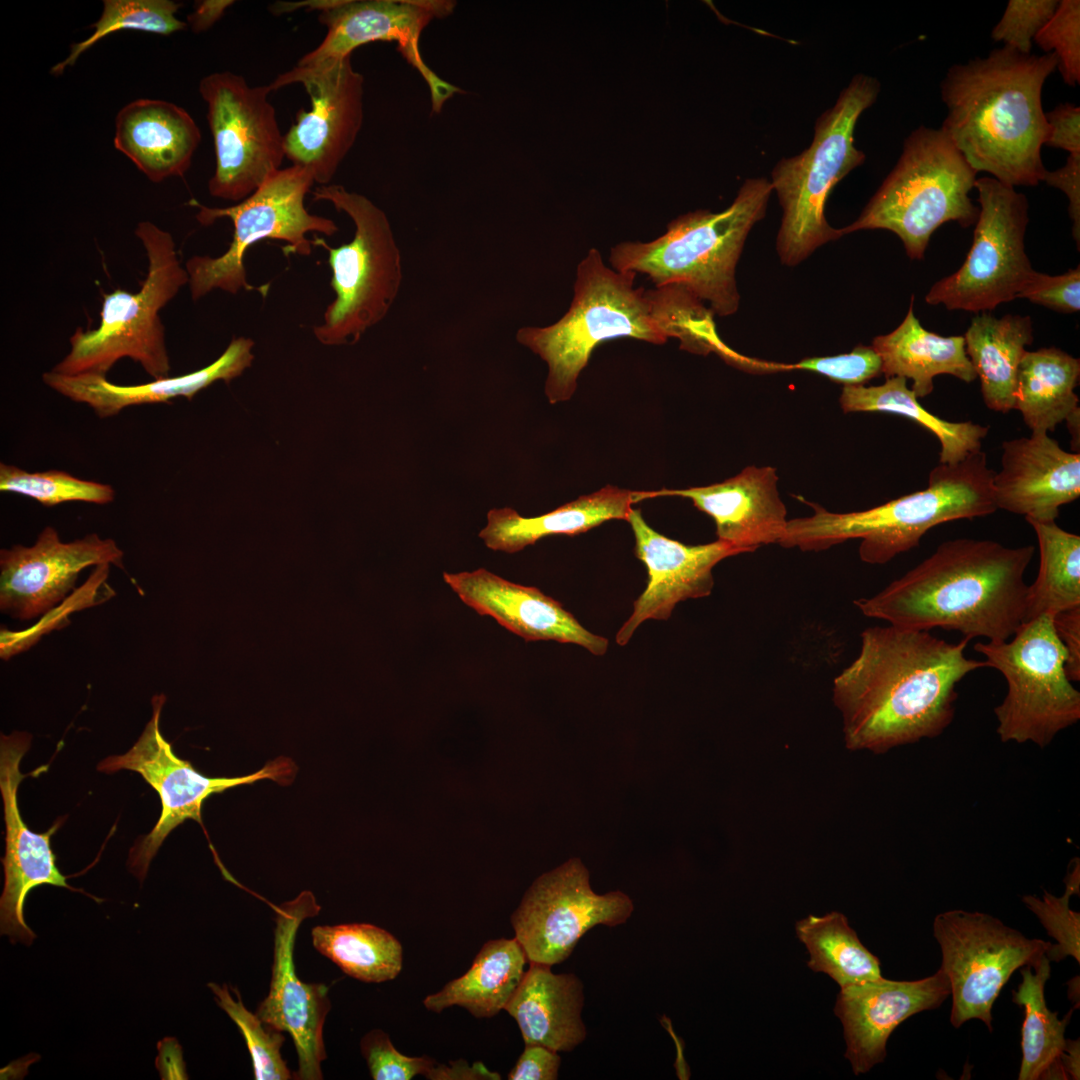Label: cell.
<instances>
[{
	"label": "cell",
	"instance_id": "4316f807",
	"mask_svg": "<svg viewBox=\"0 0 1080 1080\" xmlns=\"http://www.w3.org/2000/svg\"><path fill=\"white\" fill-rule=\"evenodd\" d=\"M992 489L997 509L1055 521L1059 508L1080 496V454L1064 450L1045 432L1006 440Z\"/></svg>",
	"mask_w": 1080,
	"mask_h": 1080
},
{
	"label": "cell",
	"instance_id": "484cf974",
	"mask_svg": "<svg viewBox=\"0 0 1080 1080\" xmlns=\"http://www.w3.org/2000/svg\"><path fill=\"white\" fill-rule=\"evenodd\" d=\"M660 496L690 499L714 520L717 540L742 553L778 544L788 522L776 469L771 466H748L731 478L707 486L638 491L639 501Z\"/></svg>",
	"mask_w": 1080,
	"mask_h": 1080
},
{
	"label": "cell",
	"instance_id": "60d3db41",
	"mask_svg": "<svg viewBox=\"0 0 1080 1080\" xmlns=\"http://www.w3.org/2000/svg\"><path fill=\"white\" fill-rule=\"evenodd\" d=\"M100 18L92 26L93 33L81 42L71 45L70 54L51 68L60 75L75 64L89 48L106 36L122 31L137 30L159 35H170L186 28V23L176 17L182 6L170 0H104Z\"/></svg>",
	"mask_w": 1080,
	"mask_h": 1080
},
{
	"label": "cell",
	"instance_id": "52a82bcc",
	"mask_svg": "<svg viewBox=\"0 0 1080 1080\" xmlns=\"http://www.w3.org/2000/svg\"><path fill=\"white\" fill-rule=\"evenodd\" d=\"M880 89L873 76H853L836 103L817 118L811 145L774 166L770 183L783 212L776 238L782 264L796 266L822 245L844 236L827 222L825 206L834 186L866 159L854 145V130Z\"/></svg>",
	"mask_w": 1080,
	"mask_h": 1080
},
{
	"label": "cell",
	"instance_id": "8fae6325",
	"mask_svg": "<svg viewBox=\"0 0 1080 1080\" xmlns=\"http://www.w3.org/2000/svg\"><path fill=\"white\" fill-rule=\"evenodd\" d=\"M315 183L309 169L292 164L271 175L254 193L237 204L213 208L196 200V218L202 225L228 218L233 224V237L228 249L217 257L195 255L187 260L185 269L193 300L212 290L237 294L240 290H257L263 296L268 285L252 286L247 281L244 257L247 250L264 239L288 243V251L304 256L311 254L310 232L331 236L338 226L329 218L311 214L304 200Z\"/></svg>",
	"mask_w": 1080,
	"mask_h": 1080
},
{
	"label": "cell",
	"instance_id": "7c38bea8",
	"mask_svg": "<svg viewBox=\"0 0 1080 1080\" xmlns=\"http://www.w3.org/2000/svg\"><path fill=\"white\" fill-rule=\"evenodd\" d=\"M1008 641L977 642L986 667L998 670L1008 690L994 709L1002 742L1044 748L1080 719V693L1065 672L1066 650L1052 616L1023 623Z\"/></svg>",
	"mask_w": 1080,
	"mask_h": 1080
},
{
	"label": "cell",
	"instance_id": "f35d334b",
	"mask_svg": "<svg viewBox=\"0 0 1080 1080\" xmlns=\"http://www.w3.org/2000/svg\"><path fill=\"white\" fill-rule=\"evenodd\" d=\"M314 948L345 974L367 983L396 978L403 949L387 930L369 923L320 925L311 931Z\"/></svg>",
	"mask_w": 1080,
	"mask_h": 1080
},
{
	"label": "cell",
	"instance_id": "74e56055",
	"mask_svg": "<svg viewBox=\"0 0 1080 1080\" xmlns=\"http://www.w3.org/2000/svg\"><path fill=\"white\" fill-rule=\"evenodd\" d=\"M1026 521L1038 540L1040 567L1027 587L1024 623L1080 606V536L1056 521Z\"/></svg>",
	"mask_w": 1080,
	"mask_h": 1080
},
{
	"label": "cell",
	"instance_id": "db71d44e",
	"mask_svg": "<svg viewBox=\"0 0 1080 1080\" xmlns=\"http://www.w3.org/2000/svg\"><path fill=\"white\" fill-rule=\"evenodd\" d=\"M1056 635L1063 644L1067 659L1065 672L1071 682L1080 680V606L1052 616Z\"/></svg>",
	"mask_w": 1080,
	"mask_h": 1080
},
{
	"label": "cell",
	"instance_id": "9c48e42d",
	"mask_svg": "<svg viewBox=\"0 0 1080 1080\" xmlns=\"http://www.w3.org/2000/svg\"><path fill=\"white\" fill-rule=\"evenodd\" d=\"M148 259V270L137 292L116 289L103 296L99 326L77 328L69 353L52 371L64 375L106 376L122 358L139 363L154 379L169 376L165 327L159 311L188 284L172 235L150 221L135 229Z\"/></svg>",
	"mask_w": 1080,
	"mask_h": 1080
},
{
	"label": "cell",
	"instance_id": "5bb4252c",
	"mask_svg": "<svg viewBox=\"0 0 1080 1080\" xmlns=\"http://www.w3.org/2000/svg\"><path fill=\"white\" fill-rule=\"evenodd\" d=\"M932 929L942 955L939 969L950 986L955 1028L977 1019L992 1031V1007L1002 988L1017 969L1037 967L1051 944L1027 938L990 914L962 909L938 914Z\"/></svg>",
	"mask_w": 1080,
	"mask_h": 1080
},
{
	"label": "cell",
	"instance_id": "603a6c76",
	"mask_svg": "<svg viewBox=\"0 0 1080 1080\" xmlns=\"http://www.w3.org/2000/svg\"><path fill=\"white\" fill-rule=\"evenodd\" d=\"M627 522L635 537L634 553L646 566L648 580L645 590L633 602L630 617L615 636L621 646L629 642L644 621L666 620L677 603L710 595L715 565L742 553L720 540L686 545L670 539L652 529L638 509L632 510Z\"/></svg>",
	"mask_w": 1080,
	"mask_h": 1080
},
{
	"label": "cell",
	"instance_id": "4fadbf2b",
	"mask_svg": "<svg viewBox=\"0 0 1080 1080\" xmlns=\"http://www.w3.org/2000/svg\"><path fill=\"white\" fill-rule=\"evenodd\" d=\"M979 214L962 266L934 283L925 296L948 310L986 312L1018 298L1035 270L1025 252L1026 196L993 177L975 181Z\"/></svg>",
	"mask_w": 1080,
	"mask_h": 1080
},
{
	"label": "cell",
	"instance_id": "c3c4849f",
	"mask_svg": "<svg viewBox=\"0 0 1080 1080\" xmlns=\"http://www.w3.org/2000/svg\"><path fill=\"white\" fill-rule=\"evenodd\" d=\"M788 370L801 369L823 375L844 386L864 385L882 373L880 356L872 346L858 345L851 352L805 358L787 364Z\"/></svg>",
	"mask_w": 1080,
	"mask_h": 1080
},
{
	"label": "cell",
	"instance_id": "b9f144b4",
	"mask_svg": "<svg viewBox=\"0 0 1080 1080\" xmlns=\"http://www.w3.org/2000/svg\"><path fill=\"white\" fill-rule=\"evenodd\" d=\"M0 490L33 498L51 507L69 501L108 504L114 489L104 483L77 478L60 470L28 472L14 465L0 464Z\"/></svg>",
	"mask_w": 1080,
	"mask_h": 1080
},
{
	"label": "cell",
	"instance_id": "e0dca14e",
	"mask_svg": "<svg viewBox=\"0 0 1080 1080\" xmlns=\"http://www.w3.org/2000/svg\"><path fill=\"white\" fill-rule=\"evenodd\" d=\"M633 910L631 898L619 890L596 894L587 868L572 858L533 882L510 922L528 962L552 967L571 955L588 930L621 925Z\"/></svg>",
	"mask_w": 1080,
	"mask_h": 1080
},
{
	"label": "cell",
	"instance_id": "cb8c5ba5",
	"mask_svg": "<svg viewBox=\"0 0 1080 1080\" xmlns=\"http://www.w3.org/2000/svg\"><path fill=\"white\" fill-rule=\"evenodd\" d=\"M950 996L944 972L912 980L883 977L840 989L834 1007L843 1026L845 1057L855 1075L868 1072L886 1057L892 1032L909 1017L936 1009Z\"/></svg>",
	"mask_w": 1080,
	"mask_h": 1080
},
{
	"label": "cell",
	"instance_id": "83f0119b",
	"mask_svg": "<svg viewBox=\"0 0 1080 1080\" xmlns=\"http://www.w3.org/2000/svg\"><path fill=\"white\" fill-rule=\"evenodd\" d=\"M253 347L250 338H234L213 363L202 369L138 385L114 384L102 375H64L52 370L43 373L42 380L68 399L87 404L100 418H107L129 406L168 402L179 396L191 399L215 381L229 382L251 365Z\"/></svg>",
	"mask_w": 1080,
	"mask_h": 1080
},
{
	"label": "cell",
	"instance_id": "ac0fdd59",
	"mask_svg": "<svg viewBox=\"0 0 1080 1080\" xmlns=\"http://www.w3.org/2000/svg\"><path fill=\"white\" fill-rule=\"evenodd\" d=\"M301 84L310 97L309 111L299 110L284 134L285 156L309 169L319 185H328L361 130L364 77L351 56L320 66L296 65L269 85L273 91Z\"/></svg>",
	"mask_w": 1080,
	"mask_h": 1080
},
{
	"label": "cell",
	"instance_id": "e575fe53",
	"mask_svg": "<svg viewBox=\"0 0 1080 1080\" xmlns=\"http://www.w3.org/2000/svg\"><path fill=\"white\" fill-rule=\"evenodd\" d=\"M1080 359L1050 347L1026 351L1017 372L1015 406L1032 433L1054 431L1077 410Z\"/></svg>",
	"mask_w": 1080,
	"mask_h": 1080
},
{
	"label": "cell",
	"instance_id": "ffe728a7",
	"mask_svg": "<svg viewBox=\"0 0 1080 1080\" xmlns=\"http://www.w3.org/2000/svg\"><path fill=\"white\" fill-rule=\"evenodd\" d=\"M320 906L310 892H303L276 909L274 952L269 993L256 1015L268 1026L287 1032L293 1039L298 1069L293 1078L320 1080L326 1059L323 1027L331 1008L328 987L303 982L296 973L294 945L302 922L316 916Z\"/></svg>",
	"mask_w": 1080,
	"mask_h": 1080
},
{
	"label": "cell",
	"instance_id": "7402d4cb",
	"mask_svg": "<svg viewBox=\"0 0 1080 1080\" xmlns=\"http://www.w3.org/2000/svg\"><path fill=\"white\" fill-rule=\"evenodd\" d=\"M25 732L1 736L0 790L4 805L5 856L4 888L0 899V931L12 943L31 945L36 934L25 923L23 908L26 896L35 887L49 884L75 891L56 866L50 838L55 825L45 833H35L24 823L18 807L17 792L23 778L20 762L30 747Z\"/></svg>",
	"mask_w": 1080,
	"mask_h": 1080
},
{
	"label": "cell",
	"instance_id": "5b68a950",
	"mask_svg": "<svg viewBox=\"0 0 1080 1080\" xmlns=\"http://www.w3.org/2000/svg\"><path fill=\"white\" fill-rule=\"evenodd\" d=\"M994 474L981 450L955 464L939 463L930 471L925 489L867 510L835 513L800 497L813 508V514L788 520L779 545L823 551L861 539L860 559L885 564L917 547L926 532L939 524L998 510L993 498Z\"/></svg>",
	"mask_w": 1080,
	"mask_h": 1080
},
{
	"label": "cell",
	"instance_id": "680465c9",
	"mask_svg": "<svg viewBox=\"0 0 1080 1080\" xmlns=\"http://www.w3.org/2000/svg\"><path fill=\"white\" fill-rule=\"evenodd\" d=\"M1065 421L1067 422L1068 430H1069V432H1070V434L1072 436L1073 445H1074L1073 448L1075 449L1077 447V450L1079 451L1080 410H1077L1076 412H1074Z\"/></svg>",
	"mask_w": 1080,
	"mask_h": 1080
},
{
	"label": "cell",
	"instance_id": "2e32d148",
	"mask_svg": "<svg viewBox=\"0 0 1080 1080\" xmlns=\"http://www.w3.org/2000/svg\"><path fill=\"white\" fill-rule=\"evenodd\" d=\"M164 702V695L153 697L152 717L128 752L109 756L98 764L101 772L113 773L125 769L139 773L160 797L162 808L157 823L147 835L135 843L129 853L128 868L140 882L145 878L150 862L172 830L187 819L201 823L202 804L209 796L264 779L282 785L289 784L297 771L291 759L279 757L245 776L202 775L189 761L179 758L172 745L161 734L159 719Z\"/></svg>",
	"mask_w": 1080,
	"mask_h": 1080
},
{
	"label": "cell",
	"instance_id": "d6986e66",
	"mask_svg": "<svg viewBox=\"0 0 1080 1080\" xmlns=\"http://www.w3.org/2000/svg\"><path fill=\"white\" fill-rule=\"evenodd\" d=\"M454 7L455 2L441 0H328L318 15L327 33L297 65L314 67L334 63L350 57L364 44L396 41L398 51L427 83L432 111L439 113L448 99L463 91L426 65L420 54L419 39L431 20L448 16Z\"/></svg>",
	"mask_w": 1080,
	"mask_h": 1080
},
{
	"label": "cell",
	"instance_id": "3957f363",
	"mask_svg": "<svg viewBox=\"0 0 1080 1080\" xmlns=\"http://www.w3.org/2000/svg\"><path fill=\"white\" fill-rule=\"evenodd\" d=\"M1035 548L992 540L944 541L877 594L854 600L869 618L904 629L953 630L963 638L1008 640L1024 623V574Z\"/></svg>",
	"mask_w": 1080,
	"mask_h": 1080
},
{
	"label": "cell",
	"instance_id": "d4e9b609",
	"mask_svg": "<svg viewBox=\"0 0 1080 1080\" xmlns=\"http://www.w3.org/2000/svg\"><path fill=\"white\" fill-rule=\"evenodd\" d=\"M443 579L463 603L525 641L576 644L596 656L608 650L607 638L585 629L560 602L537 587L510 582L484 568L444 572Z\"/></svg>",
	"mask_w": 1080,
	"mask_h": 1080
},
{
	"label": "cell",
	"instance_id": "d6a6232c",
	"mask_svg": "<svg viewBox=\"0 0 1080 1080\" xmlns=\"http://www.w3.org/2000/svg\"><path fill=\"white\" fill-rule=\"evenodd\" d=\"M966 354L980 379L987 408L1008 413L1015 406L1016 380L1026 346L1033 342L1030 316L977 314L963 335Z\"/></svg>",
	"mask_w": 1080,
	"mask_h": 1080
},
{
	"label": "cell",
	"instance_id": "9a60e30c",
	"mask_svg": "<svg viewBox=\"0 0 1080 1080\" xmlns=\"http://www.w3.org/2000/svg\"><path fill=\"white\" fill-rule=\"evenodd\" d=\"M271 92L269 84L250 86L229 71L201 79L216 162L208 183L211 196L240 202L281 169L284 134L269 101Z\"/></svg>",
	"mask_w": 1080,
	"mask_h": 1080
},
{
	"label": "cell",
	"instance_id": "277c9868",
	"mask_svg": "<svg viewBox=\"0 0 1080 1080\" xmlns=\"http://www.w3.org/2000/svg\"><path fill=\"white\" fill-rule=\"evenodd\" d=\"M1057 64L1054 53L1003 46L948 69L940 83L947 111L940 129L977 173L1013 187L1042 181L1049 134L1042 89Z\"/></svg>",
	"mask_w": 1080,
	"mask_h": 1080
},
{
	"label": "cell",
	"instance_id": "9f6ffc18",
	"mask_svg": "<svg viewBox=\"0 0 1080 1080\" xmlns=\"http://www.w3.org/2000/svg\"><path fill=\"white\" fill-rule=\"evenodd\" d=\"M233 3L231 0L197 2L194 11L187 17L188 23L194 32L205 31L218 21Z\"/></svg>",
	"mask_w": 1080,
	"mask_h": 1080
},
{
	"label": "cell",
	"instance_id": "bcb514c9",
	"mask_svg": "<svg viewBox=\"0 0 1080 1080\" xmlns=\"http://www.w3.org/2000/svg\"><path fill=\"white\" fill-rule=\"evenodd\" d=\"M1058 4L1057 0H1010L992 29L991 38L1019 53L1030 54L1034 37L1053 16Z\"/></svg>",
	"mask_w": 1080,
	"mask_h": 1080
},
{
	"label": "cell",
	"instance_id": "6f0895ef",
	"mask_svg": "<svg viewBox=\"0 0 1080 1080\" xmlns=\"http://www.w3.org/2000/svg\"><path fill=\"white\" fill-rule=\"evenodd\" d=\"M1059 1064L1065 1079H1079V1039H1067Z\"/></svg>",
	"mask_w": 1080,
	"mask_h": 1080
},
{
	"label": "cell",
	"instance_id": "d590c367",
	"mask_svg": "<svg viewBox=\"0 0 1080 1080\" xmlns=\"http://www.w3.org/2000/svg\"><path fill=\"white\" fill-rule=\"evenodd\" d=\"M839 402L844 413L885 412L917 422L938 439L942 464H955L981 451L982 441L989 433V426L972 421L950 422L930 413L903 377L886 378L878 386H844Z\"/></svg>",
	"mask_w": 1080,
	"mask_h": 1080
},
{
	"label": "cell",
	"instance_id": "30bf717a",
	"mask_svg": "<svg viewBox=\"0 0 1080 1080\" xmlns=\"http://www.w3.org/2000/svg\"><path fill=\"white\" fill-rule=\"evenodd\" d=\"M312 195L346 213L355 226L352 240L339 247L320 237L312 241L328 250L335 293L313 333L324 345L354 344L386 317L399 293L400 250L385 212L366 196L337 184L319 185Z\"/></svg>",
	"mask_w": 1080,
	"mask_h": 1080
},
{
	"label": "cell",
	"instance_id": "f5cc1de1",
	"mask_svg": "<svg viewBox=\"0 0 1080 1080\" xmlns=\"http://www.w3.org/2000/svg\"><path fill=\"white\" fill-rule=\"evenodd\" d=\"M561 1064L558 1052L547 1047L526 1044L513 1069L508 1073L509 1080H555Z\"/></svg>",
	"mask_w": 1080,
	"mask_h": 1080
},
{
	"label": "cell",
	"instance_id": "f907efd6",
	"mask_svg": "<svg viewBox=\"0 0 1080 1080\" xmlns=\"http://www.w3.org/2000/svg\"><path fill=\"white\" fill-rule=\"evenodd\" d=\"M1042 181L1061 190L1068 199L1072 235L1080 247V153L1069 154L1066 163L1054 171L1045 170Z\"/></svg>",
	"mask_w": 1080,
	"mask_h": 1080
},
{
	"label": "cell",
	"instance_id": "44dd1931",
	"mask_svg": "<svg viewBox=\"0 0 1080 1080\" xmlns=\"http://www.w3.org/2000/svg\"><path fill=\"white\" fill-rule=\"evenodd\" d=\"M124 553L112 539L88 534L61 541L45 527L32 546L14 545L0 552V608L21 620L33 619L64 600L89 566L122 567Z\"/></svg>",
	"mask_w": 1080,
	"mask_h": 1080
},
{
	"label": "cell",
	"instance_id": "ab89813d",
	"mask_svg": "<svg viewBox=\"0 0 1080 1080\" xmlns=\"http://www.w3.org/2000/svg\"><path fill=\"white\" fill-rule=\"evenodd\" d=\"M798 939L807 948V966L829 975L840 988L882 977L879 959L860 941L846 916L831 912L796 922Z\"/></svg>",
	"mask_w": 1080,
	"mask_h": 1080
},
{
	"label": "cell",
	"instance_id": "ee69618b",
	"mask_svg": "<svg viewBox=\"0 0 1080 1080\" xmlns=\"http://www.w3.org/2000/svg\"><path fill=\"white\" fill-rule=\"evenodd\" d=\"M1072 869L1065 878V892L1062 896H1055L1047 891L1042 897L1026 895L1022 898L1026 907L1032 911L1049 936L1056 940L1050 944L1046 951L1049 961L1059 962L1067 956L1073 957L1080 962V914L1071 910L1070 898L1079 895L1080 890V864L1075 859Z\"/></svg>",
	"mask_w": 1080,
	"mask_h": 1080
},
{
	"label": "cell",
	"instance_id": "4dcf8cb0",
	"mask_svg": "<svg viewBox=\"0 0 1080 1080\" xmlns=\"http://www.w3.org/2000/svg\"><path fill=\"white\" fill-rule=\"evenodd\" d=\"M637 502V491L608 485L536 517H523L512 508H494L487 513V525L479 537L491 550L516 553L547 536H574L606 521H627Z\"/></svg>",
	"mask_w": 1080,
	"mask_h": 1080
},
{
	"label": "cell",
	"instance_id": "11a10c76",
	"mask_svg": "<svg viewBox=\"0 0 1080 1080\" xmlns=\"http://www.w3.org/2000/svg\"><path fill=\"white\" fill-rule=\"evenodd\" d=\"M430 1080H499V1073L490 1071L482 1062L469 1066L465 1060L436 1064L426 1076Z\"/></svg>",
	"mask_w": 1080,
	"mask_h": 1080
},
{
	"label": "cell",
	"instance_id": "816d5d0a",
	"mask_svg": "<svg viewBox=\"0 0 1080 1080\" xmlns=\"http://www.w3.org/2000/svg\"><path fill=\"white\" fill-rule=\"evenodd\" d=\"M1049 125L1046 146L1080 153V107L1064 103L1045 113Z\"/></svg>",
	"mask_w": 1080,
	"mask_h": 1080
},
{
	"label": "cell",
	"instance_id": "7dc6e473",
	"mask_svg": "<svg viewBox=\"0 0 1080 1080\" xmlns=\"http://www.w3.org/2000/svg\"><path fill=\"white\" fill-rule=\"evenodd\" d=\"M360 1049L374 1080H410L425 1077L437 1064L427 1056L410 1057L399 1052L388 1034L372 1029L360 1041Z\"/></svg>",
	"mask_w": 1080,
	"mask_h": 1080
},
{
	"label": "cell",
	"instance_id": "f6af8a7d",
	"mask_svg": "<svg viewBox=\"0 0 1080 1080\" xmlns=\"http://www.w3.org/2000/svg\"><path fill=\"white\" fill-rule=\"evenodd\" d=\"M1033 41L1057 57V69L1068 86L1080 83V1L1061 0Z\"/></svg>",
	"mask_w": 1080,
	"mask_h": 1080
},
{
	"label": "cell",
	"instance_id": "f1b7e54d",
	"mask_svg": "<svg viewBox=\"0 0 1080 1080\" xmlns=\"http://www.w3.org/2000/svg\"><path fill=\"white\" fill-rule=\"evenodd\" d=\"M200 141L191 115L169 101L136 99L115 119V148L155 183L182 177Z\"/></svg>",
	"mask_w": 1080,
	"mask_h": 1080
},
{
	"label": "cell",
	"instance_id": "836d02e7",
	"mask_svg": "<svg viewBox=\"0 0 1080 1080\" xmlns=\"http://www.w3.org/2000/svg\"><path fill=\"white\" fill-rule=\"evenodd\" d=\"M526 954L513 939L484 943L471 967L423 1000L425 1008L441 1013L452 1006L465 1008L476 1018H490L504 1010L525 974Z\"/></svg>",
	"mask_w": 1080,
	"mask_h": 1080
},
{
	"label": "cell",
	"instance_id": "ba28073f",
	"mask_svg": "<svg viewBox=\"0 0 1080 1080\" xmlns=\"http://www.w3.org/2000/svg\"><path fill=\"white\" fill-rule=\"evenodd\" d=\"M977 172L939 128L924 125L905 139L891 172L843 235L883 229L896 234L911 259L921 260L932 234L946 222L975 224L969 196Z\"/></svg>",
	"mask_w": 1080,
	"mask_h": 1080
},
{
	"label": "cell",
	"instance_id": "681fc988",
	"mask_svg": "<svg viewBox=\"0 0 1080 1080\" xmlns=\"http://www.w3.org/2000/svg\"><path fill=\"white\" fill-rule=\"evenodd\" d=\"M1018 298L1062 313L1080 310V267L1050 276L1035 270Z\"/></svg>",
	"mask_w": 1080,
	"mask_h": 1080
},
{
	"label": "cell",
	"instance_id": "8992f818",
	"mask_svg": "<svg viewBox=\"0 0 1080 1080\" xmlns=\"http://www.w3.org/2000/svg\"><path fill=\"white\" fill-rule=\"evenodd\" d=\"M772 192L768 179H746L725 210L689 212L650 242L619 243L611 248L610 264L618 271L645 274L656 287L684 286L714 315H733L740 305L736 267Z\"/></svg>",
	"mask_w": 1080,
	"mask_h": 1080
},
{
	"label": "cell",
	"instance_id": "f546056e",
	"mask_svg": "<svg viewBox=\"0 0 1080 1080\" xmlns=\"http://www.w3.org/2000/svg\"><path fill=\"white\" fill-rule=\"evenodd\" d=\"M529 964L504 1010L517 1022L525 1045L570 1052L587 1034L581 1018L583 983L574 973L555 974L549 965Z\"/></svg>",
	"mask_w": 1080,
	"mask_h": 1080
},
{
	"label": "cell",
	"instance_id": "8d00e7d4",
	"mask_svg": "<svg viewBox=\"0 0 1080 1080\" xmlns=\"http://www.w3.org/2000/svg\"><path fill=\"white\" fill-rule=\"evenodd\" d=\"M1020 969L1022 981L1012 992L1013 1003L1024 1011L1018 1079H1065L1059 1059L1066 1046L1065 1030L1073 1009L1059 1019L1058 1012H1052L1047 1006L1045 985L1051 976L1047 956L1035 968L1024 966Z\"/></svg>",
	"mask_w": 1080,
	"mask_h": 1080
},
{
	"label": "cell",
	"instance_id": "7bdbcfd3",
	"mask_svg": "<svg viewBox=\"0 0 1080 1080\" xmlns=\"http://www.w3.org/2000/svg\"><path fill=\"white\" fill-rule=\"evenodd\" d=\"M220 1008L237 1025L243 1035L251 1056L256 1080H288L293 1074L283 1060L280 1049L285 1037L282 1032L265 1024L256 1013L250 1012L243 1004L239 991L231 988L236 999L230 994L226 984L208 983Z\"/></svg>",
	"mask_w": 1080,
	"mask_h": 1080
},
{
	"label": "cell",
	"instance_id": "6da1fadb",
	"mask_svg": "<svg viewBox=\"0 0 1080 1080\" xmlns=\"http://www.w3.org/2000/svg\"><path fill=\"white\" fill-rule=\"evenodd\" d=\"M969 641L890 624L866 628L857 657L833 681L846 747L883 754L941 735L955 716L956 685L986 667L966 657Z\"/></svg>",
	"mask_w": 1080,
	"mask_h": 1080
},
{
	"label": "cell",
	"instance_id": "1f68e13d",
	"mask_svg": "<svg viewBox=\"0 0 1080 1080\" xmlns=\"http://www.w3.org/2000/svg\"><path fill=\"white\" fill-rule=\"evenodd\" d=\"M913 303L914 296L896 329L872 341L885 377L911 379V390L917 398L931 394L933 379L941 374L973 382L977 375L966 354L963 335L946 337L926 330L914 314Z\"/></svg>",
	"mask_w": 1080,
	"mask_h": 1080
},
{
	"label": "cell",
	"instance_id": "7a4b0ae2",
	"mask_svg": "<svg viewBox=\"0 0 1080 1080\" xmlns=\"http://www.w3.org/2000/svg\"><path fill=\"white\" fill-rule=\"evenodd\" d=\"M636 275L609 268L591 248L577 266L567 312L551 325L517 331V341L548 365L544 391L551 404L572 397L593 350L606 341L628 337L664 344L674 337L689 352L726 350L714 314L689 290L677 284L635 288Z\"/></svg>",
	"mask_w": 1080,
	"mask_h": 1080
}]
</instances>
